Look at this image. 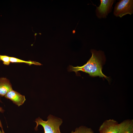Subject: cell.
<instances>
[{
    "mask_svg": "<svg viewBox=\"0 0 133 133\" xmlns=\"http://www.w3.org/2000/svg\"><path fill=\"white\" fill-rule=\"evenodd\" d=\"M91 52L92 56L86 64L81 66L74 67L69 65L68 71H74L76 74L78 71H82L88 73L91 76H98L108 80L109 77L105 75L102 71V65L105 59L104 52L94 49H91Z\"/></svg>",
    "mask_w": 133,
    "mask_h": 133,
    "instance_id": "1",
    "label": "cell"
},
{
    "mask_svg": "<svg viewBox=\"0 0 133 133\" xmlns=\"http://www.w3.org/2000/svg\"><path fill=\"white\" fill-rule=\"evenodd\" d=\"M47 119V121H44L39 117L36 118L35 121L36 123L35 130H37L38 126L40 125L44 129V133H61L59 127L63 122L62 120L50 115Z\"/></svg>",
    "mask_w": 133,
    "mask_h": 133,
    "instance_id": "2",
    "label": "cell"
},
{
    "mask_svg": "<svg viewBox=\"0 0 133 133\" xmlns=\"http://www.w3.org/2000/svg\"><path fill=\"white\" fill-rule=\"evenodd\" d=\"M133 13V0H120L116 4L113 14L120 18L127 14Z\"/></svg>",
    "mask_w": 133,
    "mask_h": 133,
    "instance_id": "3",
    "label": "cell"
},
{
    "mask_svg": "<svg viewBox=\"0 0 133 133\" xmlns=\"http://www.w3.org/2000/svg\"><path fill=\"white\" fill-rule=\"evenodd\" d=\"M100 4L96 7V14L99 19L106 17L109 13L112 11L113 5L116 1L114 0H100Z\"/></svg>",
    "mask_w": 133,
    "mask_h": 133,
    "instance_id": "4",
    "label": "cell"
},
{
    "mask_svg": "<svg viewBox=\"0 0 133 133\" xmlns=\"http://www.w3.org/2000/svg\"><path fill=\"white\" fill-rule=\"evenodd\" d=\"M119 123L113 119H109L104 121L100 126V133H118Z\"/></svg>",
    "mask_w": 133,
    "mask_h": 133,
    "instance_id": "5",
    "label": "cell"
},
{
    "mask_svg": "<svg viewBox=\"0 0 133 133\" xmlns=\"http://www.w3.org/2000/svg\"><path fill=\"white\" fill-rule=\"evenodd\" d=\"M4 97L6 98L11 100L18 106L22 105L26 100L25 96L13 89L9 91Z\"/></svg>",
    "mask_w": 133,
    "mask_h": 133,
    "instance_id": "6",
    "label": "cell"
},
{
    "mask_svg": "<svg viewBox=\"0 0 133 133\" xmlns=\"http://www.w3.org/2000/svg\"><path fill=\"white\" fill-rule=\"evenodd\" d=\"M118 133H133V120L126 119L119 123Z\"/></svg>",
    "mask_w": 133,
    "mask_h": 133,
    "instance_id": "7",
    "label": "cell"
},
{
    "mask_svg": "<svg viewBox=\"0 0 133 133\" xmlns=\"http://www.w3.org/2000/svg\"><path fill=\"white\" fill-rule=\"evenodd\" d=\"M12 89L9 81L5 78H0V96H4L10 90Z\"/></svg>",
    "mask_w": 133,
    "mask_h": 133,
    "instance_id": "8",
    "label": "cell"
},
{
    "mask_svg": "<svg viewBox=\"0 0 133 133\" xmlns=\"http://www.w3.org/2000/svg\"><path fill=\"white\" fill-rule=\"evenodd\" d=\"M10 61L12 63H24L29 65H41L42 64L37 62L35 61H26L13 57H10Z\"/></svg>",
    "mask_w": 133,
    "mask_h": 133,
    "instance_id": "9",
    "label": "cell"
},
{
    "mask_svg": "<svg viewBox=\"0 0 133 133\" xmlns=\"http://www.w3.org/2000/svg\"><path fill=\"white\" fill-rule=\"evenodd\" d=\"M71 133H94V132L91 128L82 126L76 128L74 132L72 131Z\"/></svg>",
    "mask_w": 133,
    "mask_h": 133,
    "instance_id": "10",
    "label": "cell"
},
{
    "mask_svg": "<svg viewBox=\"0 0 133 133\" xmlns=\"http://www.w3.org/2000/svg\"><path fill=\"white\" fill-rule=\"evenodd\" d=\"M10 57L7 56L0 55V59L3 62V64L6 65H9L10 63Z\"/></svg>",
    "mask_w": 133,
    "mask_h": 133,
    "instance_id": "11",
    "label": "cell"
},
{
    "mask_svg": "<svg viewBox=\"0 0 133 133\" xmlns=\"http://www.w3.org/2000/svg\"><path fill=\"white\" fill-rule=\"evenodd\" d=\"M1 100L0 99V102H1ZM4 111V110L2 109V108L0 107V112L1 113H3ZM0 127L2 129V132L3 133H5L3 129V127L2 124L1 123V122L0 120Z\"/></svg>",
    "mask_w": 133,
    "mask_h": 133,
    "instance_id": "12",
    "label": "cell"
},
{
    "mask_svg": "<svg viewBox=\"0 0 133 133\" xmlns=\"http://www.w3.org/2000/svg\"><path fill=\"white\" fill-rule=\"evenodd\" d=\"M0 133H3L2 132V131H1V130H0Z\"/></svg>",
    "mask_w": 133,
    "mask_h": 133,
    "instance_id": "13",
    "label": "cell"
},
{
    "mask_svg": "<svg viewBox=\"0 0 133 133\" xmlns=\"http://www.w3.org/2000/svg\"></svg>",
    "mask_w": 133,
    "mask_h": 133,
    "instance_id": "14",
    "label": "cell"
}]
</instances>
